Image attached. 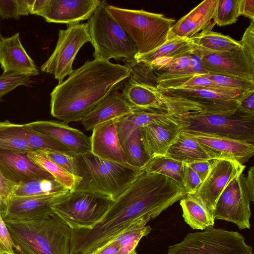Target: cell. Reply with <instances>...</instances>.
<instances>
[{"instance_id":"f35d334b","label":"cell","mask_w":254,"mask_h":254,"mask_svg":"<svg viewBox=\"0 0 254 254\" xmlns=\"http://www.w3.org/2000/svg\"><path fill=\"white\" fill-rule=\"evenodd\" d=\"M49 159L64 169L70 174L77 176V170L74 157L64 152L49 150H40ZM78 177V176H77Z\"/></svg>"},{"instance_id":"30bf717a","label":"cell","mask_w":254,"mask_h":254,"mask_svg":"<svg viewBox=\"0 0 254 254\" xmlns=\"http://www.w3.org/2000/svg\"><path fill=\"white\" fill-rule=\"evenodd\" d=\"M243 171L238 172L228 183L218 198L212 213L214 220L232 222L240 230L251 228V200Z\"/></svg>"},{"instance_id":"e575fe53","label":"cell","mask_w":254,"mask_h":254,"mask_svg":"<svg viewBox=\"0 0 254 254\" xmlns=\"http://www.w3.org/2000/svg\"><path fill=\"white\" fill-rule=\"evenodd\" d=\"M238 17V0H217L213 18L215 24L230 25L235 23Z\"/></svg>"},{"instance_id":"7dc6e473","label":"cell","mask_w":254,"mask_h":254,"mask_svg":"<svg viewBox=\"0 0 254 254\" xmlns=\"http://www.w3.org/2000/svg\"><path fill=\"white\" fill-rule=\"evenodd\" d=\"M14 185L7 181L0 171V195L2 198V210L10 196Z\"/></svg>"},{"instance_id":"836d02e7","label":"cell","mask_w":254,"mask_h":254,"mask_svg":"<svg viewBox=\"0 0 254 254\" xmlns=\"http://www.w3.org/2000/svg\"><path fill=\"white\" fill-rule=\"evenodd\" d=\"M155 87L160 88L207 87L226 88L218 86L201 74H190L157 79Z\"/></svg>"},{"instance_id":"8fae6325","label":"cell","mask_w":254,"mask_h":254,"mask_svg":"<svg viewBox=\"0 0 254 254\" xmlns=\"http://www.w3.org/2000/svg\"><path fill=\"white\" fill-rule=\"evenodd\" d=\"M186 124L179 115L169 114L140 128L144 149L151 158L165 155L168 148L186 128Z\"/></svg>"},{"instance_id":"4dcf8cb0","label":"cell","mask_w":254,"mask_h":254,"mask_svg":"<svg viewBox=\"0 0 254 254\" xmlns=\"http://www.w3.org/2000/svg\"><path fill=\"white\" fill-rule=\"evenodd\" d=\"M184 166L181 162L166 155H158L151 157L142 170L167 177L183 187Z\"/></svg>"},{"instance_id":"ab89813d","label":"cell","mask_w":254,"mask_h":254,"mask_svg":"<svg viewBox=\"0 0 254 254\" xmlns=\"http://www.w3.org/2000/svg\"><path fill=\"white\" fill-rule=\"evenodd\" d=\"M202 183L198 175L186 163H184L183 187L187 194H194Z\"/></svg>"},{"instance_id":"f6af8a7d","label":"cell","mask_w":254,"mask_h":254,"mask_svg":"<svg viewBox=\"0 0 254 254\" xmlns=\"http://www.w3.org/2000/svg\"><path fill=\"white\" fill-rule=\"evenodd\" d=\"M211 163V160L196 161L187 164L198 175L203 182L209 172Z\"/></svg>"},{"instance_id":"3957f363","label":"cell","mask_w":254,"mask_h":254,"mask_svg":"<svg viewBox=\"0 0 254 254\" xmlns=\"http://www.w3.org/2000/svg\"><path fill=\"white\" fill-rule=\"evenodd\" d=\"M79 183L72 191H85L114 201L131 185L142 170L101 159L91 151L74 154Z\"/></svg>"},{"instance_id":"60d3db41","label":"cell","mask_w":254,"mask_h":254,"mask_svg":"<svg viewBox=\"0 0 254 254\" xmlns=\"http://www.w3.org/2000/svg\"><path fill=\"white\" fill-rule=\"evenodd\" d=\"M241 49L250 61L254 65V22L252 21L246 30L243 37L239 41Z\"/></svg>"},{"instance_id":"603a6c76","label":"cell","mask_w":254,"mask_h":254,"mask_svg":"<svg viewBox=\"0 0 254 254\" xmlns=\"http://www.w3.org/2000/svg\"><path fill=\"white\" fill-rule=\"evenodd\" d=\"M217 0H205L172 27L169 36L190 38L207 28L213 19Z\"/></svg>"},{"instance_id":"ee69618b","label":"cell","mask_w":254,"mask_h":254,"mask_svg":"<svg viewBox=\"0 0 254 254\" xmlns=\"http://www.w3.org/2000/svg\"><path fill=\"white\" fill-rule=\"evenodd\" d=\"M0 16L3 19L9 18L18 19L20 16L17 0H0Z\"/></svg>"},{"instance_id":"f907efd6","label":"cell","mask_w":254,"mask_h":254,"mask_svg":"<svg viewBox=\"0 0 254 254\" xmlns=\"http://www.w3.org/2000/svg\"><path fill=\"white\" fill-rule=\"evenodd\" d=\"M34 0H17L18 12L20 16L30 13Z\"/></svg>"},{"instance_id":"74e56055","label":"cell","mask_w":254,"mask_h":254,"mask_svg":"<svg viewBox=\"0 0 254 254\" xmlns=\"http://www.w3.org/2000/svg\"><path fill=\"white\" fill-rule=\"evenodd\" d=\"M31 77L25 74L3 72L0 75V99L18 86L29 85L32 81Z\"/></svg>"},{"instance_id":"277c9868","label":"cell","mask_w":254,"mask_h":254,"mask_svg":"<svg viewBox=\"0 0 254 254\" xmlns=\"http://www.w3.org/2000/svg\"><path fill=\"white\" fill-rule=\"evenodd\" d=\"M108 3L101 0L88 19L91 43L95 59H114L126 64L134 60L136 47L107 9Z\"/></svg>"},{"instance_id":"9c48e42d","label":"cell","mask_w":254,"mask_h":254,"mask_svg":"<svg viewBox=\"0 0 254 254\" xmlns=\"http://www.w3.org/2000/svg\"><path fill=\"white\" fill-rule=\"evenodd\" d=\"M88 23H77L60 30L55 49L41 66L42 71L54 75L59 84L73 71L72 64L82 46L90 42Z\"/></svg>"},{"instance_id":"7bdbcfd3","label":"cell","mask_w":254,"mask_h":254,"mask_svg":"<svg viewBox=\"0 0 254 254\" xmlns=\"http://www.w3.org/2000/svg\"><path fill=\"white\" fill-rule=\"evenodd\" d=\"M237 110L244 115L254 117V90L245 93L240 97Z\"/></svg>"},{"instance_id":"7a4b0ae2","label":"cell","mask_w":254,"mask_h":254,"mask_svg":"<svg viewBox=\"0 0 254 254\" xmlns=\"http://www.w3.org/2000/svg\"><path fill=\"white\" fill-rule=\"evenodd\" d=\"M4 222L19 254H71L72 230L54 212L38 219Z\"/></svg>"},{"instance_id":"5b68a950","label":"cell","mask_w":254,"mask_h":254,"mask_svg":"<svg viewBox=\"0 0 254 254\" xmlns=\"http://www.w3.org/2000/svg\"><path fill=\"white\" fill-rule=\"evenodd\" d=\"M113 17L130 37L137 48L136 55L150 52L169 38L175 19L143 9L134 10L107 6Z\"/></svg>"},{"instance_id":"d4e9b609","label":"cell","mask_w":254,"mask_h":254,"mask_svg":"<svg viewBox=\"0 0 254 254\" xmlns=\"http://www.w3.org/2000/svg\"><path fill=\"white\" fill-rule=\"evenodd\" d=\"M165 155L186 164L212 160L197 141L183 131L169 147Z\"/></svg>"},{"instance_id":"11a10c76","label":"cell","mask_w":254,"mask_h":254,"mask_svg":"<svg viewBox=\"0 0 254 254\" xmlns=\"http://www.w3.org/2000/svg\"><path fill=\"white\" fill-rule=\"evenodd\" d=\"M0 254H6V253H0Z\"/></svg>"},{"instance_id":"9f6ffc18","label":"cell","mask_w":254,"mask_h":254,"mask_svg":"<svg viewBox=\"0 0 254 254\" xmlns=\"http://www.w3.org/2000/svg\"></svg>"},{"instance_id":"d6a6232c","label":"cell","mask_w":254,"mask_h":254,"mask_svg":"<svg viewBox=\"0 0 254 254\" xmlns=\"http://www.w3.org/2000/svg\"><path fill=\"white\" fill-rule=\"evenodd\" d=\"M127 163L142 170L151 159L142 142L140 128L132 132L121 144Z\"/></svg>"},{"instance_id":"681fc988","label":"cell","mask_w":254,"mask_h":254,"mask_svg":"<svg viewBox=\"0 0 254 254\" xmlns=\"http://www.w3.org/2000/svg\"><path fill=\"white\" fill-rule=\"evenodd\" d=\"M245 183L247 188L251 201H254V166L250 168L247 177H245Z\"/></svg>"},{"instance_id":"2e32d148","label":"cell","mask_w":254,"mask_h":254,"mask_svg":"<svg viewBox=\"0 0 254 254\" xmlns=\"http://www.w3.org/2000/svg\"><path fill=\"white\" fill-rule=\"evenodd\" d=\"M28 152L0 150V171L14 185L41 179H54L49 173L33 162Z\"/></svg>"},{"instance_id":"e0dca14e","label":"cell","mask_w":254,"mask_h":254,"mask_svg":"<svg viewBox=\"0 0 254 254\" xmlns=\"http://www.w3.org/2000/svg\"><path fill=\"white\" fill-rule=\"evenodd\" d=\"M99 0H48L40 14L48 22L77 24L88 20L100 4Z\"/></svg>"},{"instance_id":"83f0119b","label":"cell","mask_w":254,"mask_h":254,"mask_svg":"<svg viewBox=\"0 0 254 254\" xmlns=\"http://www.w3.org/2000/svg\"><path fill=\"white\" fill-rule=\"evenodd\" d=\"M169 114L170 113L161 110L137 109L128 115L117 119V130L121 144L135 130Z\"/></svg>"},{"instance_id":"d590c367","label":"cell","mask_w":254,"mask_h":254,"mask_svg":"<svg viewBox=\"0 0 254 254\" xmlns=\"http://www.w3.org/2000/svg\"><path fill=\"white\" fill-rule=\"evenodd\" d=\"M8 121L0 122V150H12L29 152L35 151L23 139L14 134Z\"/></svg>"},{"instance_id":"ba28073f","label":"cell","mask_w":254,"mask_h":254,"mask_svg":"<svg viewBox=\"0 0 254 254\" xmlns=\"http://www.w3.org/2000/svg\"><path fill=\"white\" fill-rule=\"evenodd\" d=\"M179 117L186 124L184 130L254 142V117L245 116L237 110L232 115L197 111L180 115Z\"/></svg>"},{"instance_id":"f546056e","label":"cell","mask_w":254,"mask_h":254,"mask_svg":"<svg viewBox=\"0 0 254 254\" xmlns=\"http://www.w3.org/2000/svg\"><path fill=\"white\" fill-rule=\"evenodd\" d=\"M69 191L56 179H41L14 185L10 197L48 195Z\"/></svg>"},{"instance_id":"9a60e30c","label":"cell","mask_w":254,"mask_h":254,"mask_svg":"<svg viewBox=\"0 0 254 254\" xmlns=\"http://www.w3.org/2000/svg\"><path fill=\"white\" fill-rule=\"evenodd\" d=\"M199 50L201 64L208 73L254 82V65L241 47L221 53H208Z\"/></svg>"},{"instance_id":"816d5d0a","label":"cell","mask_w":254,"mask_h":254,"mask_svg":"<svg viewBox=\"0 0 254 254\" xmlns=\"http://www.w3.org/2000/svg\"><path fill=\"white\" fill-rule=\"evenodd\" d=\"M48 0H34L30 13L40 15L45 8Z\"/></svg>"},{"instance_id":"484cf974","label":"cell","mask_w":254,"mask_h":254,"mask_svg":"<svg viewBox=\"0 0 254 254\" xmlns=\"http://www.w3.org/2000/svg\"><path fill=\"white\" fill-rule=\"evenodd\" d=\"M180 205L185 222L193 229L202 231L214 226L212 214L194 195L187 194L180 199Z\"/></svg>"},{"instance_id":"7402d4cb","label":"cell","mask_w":254,"mask_h":254,"mask_svg":"<svg viewBox=\"0 0 254 254\" xmlns=\"http://www.w3.org/2000/svg\"><path fill=\"white\" fill-rule=\"evenodd\" d=\"M121 94L135 108L158 110L170 113L165 104L163 95L155 86L139 80L130 75L124 82Z\"/></svg>"},{"instance_id":"f5cc1de1","label":"cell","mask_w":254,"mask_h":254,"mask_svg":"<svg viewBox=\"0 0 254 254\" xmlns=\"http://www.w3.org/2000/svg\"><path fill=\"white\" fill-rule=\"evenodd\" d=\"M2 198L0 195V211H1V209L2 208Z\"/></svg>"},{"instance_id":"52a82bcc","label":"cell","mask_w":254,"mask_h":254,"mask_svg":"<svg viewBox=\"0 0 254 254\" xmlns=\"http://www.w3.org/2000/svg\"><path fill=\"white\" fill-rule=\"evenodd\" d=\"M113 201L96 193L70 191L64 199L51 208L72 230L91 229L102 220Z\"/></svg>"},{"instance_id":"d6986e66","label":"cell","mask_w":254,"mask_h":254,"mask_svg":"<svg viewBox=\"0 0 254 254\" xmlns=\"http://www.w3.org/2000/svg\"><path fill=\"white\" fill-rule=\"evenodd\" d=\"M91 152L108 161L127 164L117 130V119L101 124L92 129Z\"/></svg>"},{"instance_id":"4fadbf2b","label":"cell","mask_w":254,"mask_h":254,"mask_svg":"<svg viewBox=\"0 0 254 254\" xmlns=\"http://www.w3.org/2000/svg\"><path fill=\"white\" fill-rule=\"evenodd\" d=\"M245 166L224 159L211 160L209 172L199 188L194 194L212 214L220 195L230 180Z\"/></svg>"},{"instance_id":"44dd1931","label":"cell","mask_w":254,"mask_h":254,"mask_svg":"<svg viewBox=\"0 0 254 254\" xmlns=\"http://www.w3.org/2000/svg\"><path fill=\"white\" fill-rule=\"evenodd\" d=\"M118 90L109 93L81 121L86 130H92L98 125L120 118L137 109Z\"/></svg>"},{"instance_id":"5bb4252c","label":"cell","mask_w":254,"mask_h":254,"mask_svg":"<svg viewBox=\"0 0 254 254\" xmlns=\"http://www.w3.org/2000/svg\"><path fill=\"white\" fill-rule=\"evenodd\" d=\"M183 132L197 141L212 160L224 159L243 164L254 155V143L190 130Z\"/></svg>"},{"instance_id":"b9f144b4","label":"cell","mask_w":254,"mask_h":254,"mask_svg":"<svg viewBox=\"0 0 254 254\" xmlns=\"http://www.w3.org/2000/svg\"><path fill=\"white\" fill-rule=\"evenodd\" d=\"M14 245L0 211V253L16 254Z\"/></svg>"},{"instance_id":"1f68e13d","label":"cell","mask_w":254,"mask_h":254,"mask_svg":"<svg viewBox=\"0 0 254 254\" xmlns=\"http://www.w3.org/2000/svg\"><path fill=\"white\" fill-rule=\"evenodd\" d=\"M29 158L35 164L49 173L58 182L70 191L73 190L79 183L81 178L72 175L49 159L41 151L27 153Z\"/></svg>"},{"instance_id":"ac0fdd59","label":"cell","mask_w":254,"mask_h":254,"mask_svg":"<svg viewBox=\"0 0 254 254\" xmlns=\"http://www.w3.org/2000/svg\"><path fill=\"white\" fill-rule=\"evenodd\" d=\"M29 128L48 136L69 149L74 154L91 151L90 137L64 122L39 121L26 124Z\"/></svg>"},{"instance_id":"cb8c5ba5","label":"cell","mask_w":254,"mask_h":254,"mask_svg":"<svg viewBox=\"0 0 254 254\" xmlns=\"http://www.w3.org/2000/svg\"><path fill=\"white\" fill-rule=\"evenodd\" d=\"M196 47L190 38L169 36L161 46L146 54L136 55L134 61L148 64L160 59L175 58L182 56Z\"/></svg>"},{"instance_id":"8d00e7d4","label":"cell","mask_w":254,"mask_h":254,"mask_svg":"<svg viewBox=\"0 0 254 254\" xmlns=\"http://www.w3.org/2000/svg\"><path fill=\"white\" fill-rule=\"evenodd\" d=\"M201 75L218 86L224 88L245 91L254 90V81L211 73Z\"/></svg>"},{"instance_id":"db71d44e","label":"cell","mask_w":254,"mask_h":254,"mask_svg":"<svg viewBox=\"0 0 254 254\" xmlns=\"http://www.w3.org/2000/svg\"><path fill=\"white\" fill-rule=\"evenodd\" d=\"M1 37H2V36H1L0 32V39H1Z\"/></svg>"},{"instance_id":"f1b7e54d","label":"cell","mask_w":254,"mask_h":254,"mask_svg":"<svg viewBox=\"0 0 254 254\" xmlns=\"http://www.w3.org/2000/svg\"><path fill=\"white\" fill-rule=\"evenodd\" d=\"M13 133L24 140L34 150H49L74 155L67 147L56 140L28 127L26 124H15L9 122Z\"/></svg>"},{"instance_id":"c3c4849f","label":"cell","mask_w":254,"mask_h":254,"mask_svg":"<svg viewBox=\"0 0 254 254\" xmlns=\"http://www.w3.org/2000/svg\"><path fill=\"white\" fill-rule=\"evenodd\" d=\"M119 248L117 242L113 239L90 254H119Z\"/></svg>"},{"instance_id":"7c38bea8","label":"cell","mask_w":254,"mask_h":254,"mask_svg":"<svg viewBox=\"0 0 254 254\" xmlns=\"http://www.w3.org/2000/svg\"><path fill=\"white\" fill-rule=\"evenodd\" d=\"M69 192L23 197L11 196L2 209V219L4 221H7L43 218L53 213L52 206L64 199Z\"/></svg>"},{"instance_id":"4316f807","label":"cell","mask_w":254,"mask_h":254,"mask_svg":"<svg viewBox=\"0 0 254 254\" xmlns=\"http://www.w3.org/2000/svg\"><path fill=\"white\" fill-rule=\"evenodd\" d=\"M213 23L202 32L190 38L196 47L208 53H221L241 48L239 41L228 35L212 30Z\"/></svg>"},{"instance_id":"ffe728a7","label":"cell","mask_w":254,"mask_h":254,"mask_svg":"<svg viewBox=\"0 0 254 254\" xmlns=\"http://www.w3.org/2000/svg\"><path fill=\"white\" fill-rule=\"evenodd\" d=\"M0 64L3 72H13L27 75L39 74L34 61L23 47L17 33L0 40Z\"/></svg>"},{"instance_id":"8992f818","label":"cell","mask_w":254,"mask_h":254,"mask_svg":"<svg viewBox=\"0 0 254 254\" xmlns=\"http://www.w3.org/2000/svg\"><path fill=\"white\" fill-rule=\"evenodd\" d=\"M252 250L240 233L209 226L187 234L169 247L168 254H253Z\"/></svg>"},{"instance_id":"bcb514c9","label":"cell","mask_w":254,"mask_h":254,"mask_svg":"<svg viewBox=\"0 0 254 254\" xmlns=\"http://www.w3.org/2000/svg\"><path fill=\"white\" fill-rule=\"evenodd\" d=\"M238 15L254 20V0H238Z\"/></svg>"},{"instance_id":"6da1fadb","label":"cell","mask_w":254,"mask_h":254,"mask_svg":"<svg viewBox=\"0 0 254 254\" xmlns=\"http://www.w3.org/2000/svg\"><path fill=\"white\" fill-rule=\"evenodd\" d=\"M127 65L94 59L73 70L51 93V114L64 123L81 121L130 76Z\"/></svg>"}]
</instances>
